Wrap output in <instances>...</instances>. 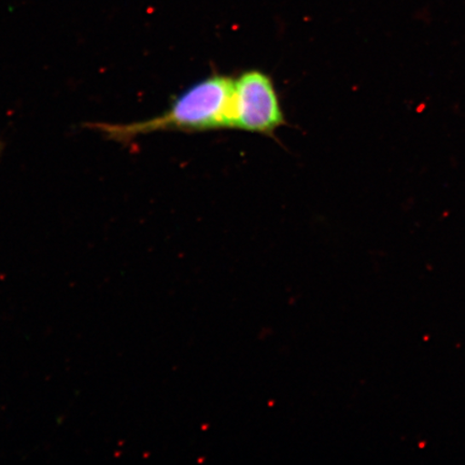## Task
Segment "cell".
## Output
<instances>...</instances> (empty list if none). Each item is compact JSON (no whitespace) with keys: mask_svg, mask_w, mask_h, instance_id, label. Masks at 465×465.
<instances>
[{"mask_svg":"<svg viewBox=\"0 0 465 465\" xmlns=\"http://www.w3.org/2000/svg\"><path fill=\"white\" fill-rule=\"evenodd\" d=\"M232 89L234 79L213 74L188 87L174 98L166 112L154 118L126 124H93L87 126L112 141L127 143L156 132L231 129Z\"/></svg>","mask_w":465,"mask_h":465,"instance_id":"obj_1","label":"cell"},{"mask_svg":"<svg viewBox=\"0 0 465 465\" xmlns=\"http://www.w3.org/2000/svg\"><path fill=\"white\" fill-rule=\"evenodd\" d=\"M283 124L281 101L269 74L252 69L234 79L231 129L272 136Z\"/></svg>","mask_w":465,"mask_h":465,"instance_id":"obj_2","label":"cell"}]
</instances>
